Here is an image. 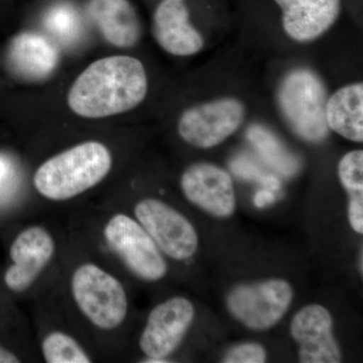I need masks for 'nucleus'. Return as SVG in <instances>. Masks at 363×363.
<instances>
[{
  "label": "nucleus",
  "mask_w": 363,
  "mask_h": 363,
  "mask_svg": "<svg viewBox=\"0 0 363 363\" xmlns=\"http://www.w3.org/2000/svg\"><path fill=\"white\" fill-rule=\"evenodd\" d=\"M292 286L281 279L243 284L226 298L228 311L248 329L269 330L283 319L292 304Z\"/></svg>",
  "instance_id": "39448f33"
},
{
  "label": "nucleus",
  "mask_w": 363,
  "mask_h": 363,
  "mask_svg": "<svg viewBox=\"0 0 363 363\" xmlns=\"http://www.w3.org/2000/svg\"><path fill=\"white\" fill-rule=\"evenodd\" d=\"M133 211L136 220L167 257L182 262L197 252V231L175 208L161 200L145 198L136 203Z\"/></svg>",
  "instance_id": "6e6552de"
},
{
  "label": "nucleus",
  "mask_w": 363,
  "mask_h": 363,
  "mask_svg": "<svg viewBox=\"0 0 363 363\" xmlns=\"http://www.w3.org/2000/svg\"><path fill=\"white\" fill-rule=\"evenodd\" d=\"M72 297L78 309L100 330L118 328L126 319L128 300L121 281L96 264H81L71 279Z\"/></svg>",
  "instance_id": "20e7f679"
},
{
  "label": "nucleus",
  "mask_w": 363,
  "mask_h": 363,
  "mask_svg": "<svg viewBox=\"0 0 363 363\" xmlns=\"http://www.w3.org/2000/svg\"><path fill=\"white\" fill-rule=\"evenodd\" d=\"M56 252L52 234L43 226H32L21 231L11 245L13 264L4 274V284L13 293H23L33 285L51 262Z\"/></svg>",
  "instance_id": "f8f14e48"
},
{
  "label": "nucleus",
  "mask_w": 363,
  "mask_h": 363,
  "mask_svg": "<svg viewBox=\"0 0 363 363\" xmlns=\"http://www.w3.org/2000/svg\"><path fill=\"white\" fill-rule=\"evenodd\" d=\"M20 358L16 357L11 350H6L0 345V363H18Z\"/></svg>",
  "instance_id": "5701e85b"
},
{
  "label": "nucleus",
  "mask_w": 363,
  "mask_h": 363,
  "mask_svg": "<svg viewBox=\"0 0 363 363\" xmlns=\"http://www.w3.org/2000/svg\"><path fill=\"white\" fill-rule=\"evenodd\" d=\"M329 130L354 143L363 142V84L344 86L327 100Z\"/></svg>",
  "instance_id": "f3484780"
},
{
  "label": "nucleus",
  "mask_w": 363,
  "mask_h": 363,
  "mask_svg": "<svg viewBox=\"0 0 363 363\" xmlns=\"http://www.w3.org/2000/svg\"><path fill=\"white\" fill-rule=\"evenodd\" d=\"M185 0H162L152 16V33L164 52L193 56L204 48L201 33L191 25Z\"/></svg>",
  "instance_id": "4468645a"
},
{
  "label": "nucleus",
  "mask_w": 363,
  "mask_h": 363,
  "mask_svg": "<svg viewBox=\"0 0 363 363\" xmlns=\"http://www.w3.org/2000/svg\"><path fill=\"white\" fill-rule=\"evenodd\" d=\"M195 317V308L184 297H173L150 311L140 338L145 362H168L166 358L180 346Z\"/></svg>",
  "instance_id": "1a4fd4ad"
},
{
  "label": "nucleus",
  "mask_w": 363,
  "mask_h": 363,
  "mask_svg": "<svg viewBox=\"0 0 363 363\" xmlns=\"http://www.w3.org/2000/svg\"><path fill=\"white\" fill-rule=\"evenodd\" d=\"M42 353L47 363H90L84 348L75 338L61 331L48 334L42 342Z\"/></svg>",
  "instance_id": "6ab92c4d"
},
{
  "label": "nucleus",
  "mask_w": 363,
  "mask_h": 363,
  "mask_svg": "<svg viewBox=\"0 0 363 363\" xmlns=\"http://www.w3.org/2000/svg\"><path fill=\"white\" fill-rule=\"evenodd\" d=\"M180 185L186 199L217 218H228L236 209L233 179L211 162H195L182 174Z\"/></svg>",
  "instance_id": "9b49d317"
},
{
  "label": "nucleus",
  "mask_w": 363,
  "mask_h": 363,
  "mask_svg": "<svg viewBox=\"0 0 363 363\" xmlns=\"http://www.w3.org/2000/svg\"><path fill=\"white\" fill-rule=\"evenodd\" d=\"M267 359V351L262 344L245 342L233 346L224 355V363H264Z\"/></svg>",
  "instance_id": "4be33fe9"
},
{
  "label": "nucleus",
  "mask_w": 363,
  "mask_h": 363,
  "mask_svg": "<svg viewBox=\"0 0 363 363\" xmlns=\"http://www.w3.org/2000/svg\"><path fill=\"white\" fill-rule=\"evenodd\" d=\"M327 100L326 85L310 69H294L279 83V111L291 130L307 142L320 143L328 135Z\"/></svg>",
  "instance_id": "7ed1b4c3"
},
{
  "label": "nucleus",
  "mask_w": 363,
  "mask_h": 363,
  "mask_svg": "<svg viewBox=\"0 0 363 363\" xmlns=\"http://www.w3.org/2000/svg\"><path fill=\"white\" fill-rule=\"evenodd\" d=\"M245 118V107L235 98H220L196 105L182 113L178 133L197 149H212L235 133Z\"/></svg>",
  "instance_id": "0eeeda50"
},
{
  "label": "nucleus",
  "mask_w": 363,
  "mask_h": 363,
  "mask_svg": "<svg viewBox=\"0 0 363 363\" xmlns=\"http://www.w3.org/2000/svg\"><path fill=\"white\" fill-rule=\"evenodd\" d=\"M333 324L330 312L318 304L306 306L294 316L291 335L300 346V362H342V353L334 337Z\"/></svg>",
  "instance_id": "ddd939ff"
},
{
  "label": "nucleus",
  "mask_w": 363,
  "mask_h": 363,
  "mask_svg": "<svg viewBox=\"0 0 363 363\" xmlns=\"http://www.w3.org/2000/svg\"><path fill=\"white\" fill-rule=\"evenodd\" d=\"M56 45L40 33L21 32L13 35L0 56L2 70L20 83H39L51 77L58 68Z\"/></svg>",
  "instance_id": "9d476101"
},
{
  "label": "nucleus",
  "mask_w": 363,
  "mask_h": 363,
  "mask_svg": "<svg viewBox=\"0 0 363 363\" xmlns=\"http://www.w3.org/2000/svg\"><path fill=\"white\" fill-rule=\"evenodd\" d=\"M87 13L108 44L121 49L135 47L142 25L130 0H89Z\"/></svg>",
  "instance_id": "dca6fc26"
},
{
  "label": "nucleus",
  "mask_w": 363,
  "mask_h": 363,
  "mask_svg": "<svg viewBox=\"0 0 363 363\" xmlns=\"http://www.w3.org/2000/svg\"><path fill=\"white\" fill-rule=\"evenodd\" d=\"M248 138L274 167L286 175L295 173L298 168L297 162L269 130L260 125H253L248 130Z\"/></svg>",
  "instance_id": "412c9836"
},
{
  "label": "nucleus",
  "mask_w": 363,
  "mask_h": 363,
  "mask_svg": "<svg viewBox=\"0 0 363 363\" xmlns=\"http://www.w3.org/2000/svg\"><path fill=\"white\" fill-rule=\"evenodd\" d=\"M147 72L140 60L111 56L97 60L74 81L67 102L74 113L98 119L133 111L147 94Z\"/></svg>",
  "instance_id": "f257e3e1"
},
{
  "label": "nucleus",
  "mask_w": 363,
  "mask_h": 363,
  "mask_svg": "<svg viewBox=\"0 0 363 363\" xmlns=\"http://www.w3.org/2000/svg\"><path fill=\"white\" fill-rule=\"evenodd\" d=\"M44 23L50 35L63 45L74 44L82 33L80 16L70 4L52 6L45 14Z\"/></svg>",
  "instance_id": "aec40b11"
},
{
  "label": "nucleus",
  "mask_w": 363,
  "mask_h": 363,
  "mask_svg": "<svg viewBox=\"0 0 363 363\" xmlns=\"http://www.w3.org/2000/svg\"><path fill=\"white\" fill-rule=\"evenodd\" d=\"M283 11L286 35L300 43L321 37L337 21L340 0H274Z\"/></svg>",
  "instance_id": "2eb2a0df"
},
{
  "label": "nucleus",
  "mask_w": 363,
  "mask_h": 363,
  "mask_svg": "<svg viewBox=\"0 0 363 363\" xmlns=\"http://www.w3.org/2000/svg\"><path fill=\"white\" fill-rule=\"evenodd\" d=\"M112 164L104 143H81L43 162L33 175V187L50 201H68L101 183Z\"/></svg>",
  "instance_id": "f03ea898"
},
{
  "label": "nucleus",
  "mask_w": 363,
  "mask_h": 363,
  "mask_svg": "<svg viewBox=\"0 0 363 363\" xmlns=\"http://www.w3.org/2000/svg\"><path fill=\"white\" fill-rule=\"evenodd\" d=\"M104 238L125 267L145 281H161L168 272V264L150 234L136 219L116 213L104 226Z\"/></svg>",
  "instance_id": "423d86ee"
},
{
  "label": "nucleus",
  "mask_w": 363,
  "mask_h": 363,
  "mask_svg": "<svg viewBox=\"0 0 363 363\" xmlns=\"http://www.w3.org/2000/svg\"><path fill=\"white\" fill-rule=\"evenodd\" d=\"M338 177L348 194V220L353 230L363 233V150L347 152L338 164Z\"/></svg>",
  "instance_id": "a211bd4d"
}]
</instances>
